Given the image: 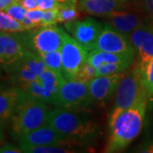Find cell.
Segmentation results:
<instances>
[{"mask_svg": "<svg viewBox=\"0 0 153 153\" xmlns=\"http://www.w3.org/2000/svg\"><path fill=\"white\" fill-rule=\"evenodd\" d=\"M141 76L144 87L146 88L149 97L153 95V59L148 62L140 72H139Z\"/></svg>", "mask_w": 153, "mask_h": 153, "instance_id": "obj_24", "label": "cell"}, {"mask_svg": "<svg viewBox=\"0 0 153 153\" xmlns=\"http://www.w3.org/2000/svg\"><path fill=\"white\" fill-rule=\"evenodd\" d=\"M62 75L66 80H72L82 64L87 60L88 52L67 33L64 34L60 48Z\"/></svg>", "mask_w": 153, "mask_h": 153, "instance_id": "obj_8", "label": "cell"}, {"mask_svg": "<svg viewBox=\"0 0 153 153\" xmlns=\"http://www.w3.org/2000/svg\"><path fill=\"white\" fill-rule=\"evenodd\" d=\"M94 50L104 51L114 54H134L135 52L129 41V38L116 31L108 23H105L104 27L99 36Z\"/></svg>", "mask_w": 153, "mask_h": 153, "instance_id": "obj_12", "label": "cell"}, {"mask_svg": "<svg viewBox=\"0 0 153 153\" xmlns=\"http://www.w3.org/2000/svg\"><path fill=\"white\" fill-rule=\"evenodd\" d=\"M0 153H25L20 146L17 147L10 143H4L2 145Z\"/></svg>", "mask_w": 153, "mask_h": 153, "instance_id": "obj_31", "label": "cell"}, {"mask_svg": "<svg viewBox=\"0 0 153 153\" xmlns=\"http://www.w3.org/2000/svg\"><path fill=\"white\" fill-rule=\"evenodd\" d=\"M18 2L27 10L39 9L38 3H37V0H18Z\"/></svg>", "mask_w": 153, "mask_h": 153, "instance_id": "obj_33", "label": "cell"}, {"mask_svg": "<svg viewBox=\"0 0 153 153\" xmlns=\"http://www.w3.org/2000/svg\"><path fill=\"white\" fill-rule=\"evenodd\" d=\"M65 33L62 28L55 25L33 28L16 35L26 49L40 55L60 49Z\"/></svg>", "mask_w": 153, "mask_h": 153, "instance_id": "obj_5", "label": "cell"}, {"mask_svg": "<svg viewBox=\"0 0 153 153\" xmlns=\"http://www.w3.org/2000/svg\"><path fill=\"white\" fill-rule=\"evenodd\" d=\"M4 11L6 12L10 16L19 21V22H22V23H24L27 19V10H26L18 1L10 4L5 10Z\"/></svg>", "mask_w": 153, "mask_h": 153, "instance_id": "obj_26", "label": "cell"}, {"mask_svg": "<svg viewBox=\"0 0 153 153\" xmlns=\"http://www.w3.org/2000/svg\"><path fill=\"white\" fill-rule=\"evenodd\" d=\"M47 123L80 147L92 146L101 135L98 123L83 111L55 106L49 111Z\"/></svg>", "mask_w": 153, "mask_h": 153, "instance_id": "obj_1", "label": "cell"}, {"mask_svg": "<svg viewBox=\"0 0 153 153\" xmlns=\"http://www.w3.org/2000/svg\"><path fill=\"white\" fill-rule=\"evenodd\" d=\"M143 10L148 16L153 18V0H141Z\"/></svg>", "mask_w": 153, "mask_h": 153, "instance_id": "obj_32", "label": "cell"}, {"mask_svg": "<svg viewBox=\"0 0 153 153\" xmlns=\"http://www.w3.org/2000/svg\"><path fill=\"white\" fill-rule=\"evenodd\" d=\"M56 23H58V8L44 11L40 27L55 26Z\"/></svg>", "mask_w": 153, "mask_h": 153, "instance_id": "obj_28", "label": "cell"}, {"mask_svg": "<svg viewBox=\"0 0 153 153\" xmlns=\"http://www.w3.org/2000/svg\"><path fill=\"white\" fill-rule=\"evenodd\" d=\"M133 64V62H119V63H111L104 64L96 68L95 76L113 75L124 71Z\"/></svg>", "mask_w": 153, "mask_h": 153, "instance_id": "obj_23", "label": "cell"}, {"mask_svg": "<svg viewBox=\"0 0 153 153\" xmlns=\"http://www.w3.org/2000/svg\"><path fill=\"white\" fill-rule=\"evenodd\" d=\"M95 73H96V68L86 60L77 71L74 79L89 83L95 77Z\"/></svg>", "mask_w": 153, "mask_h": 153, "instance_id": "obj_25", "label": "cell"}, {"mask_svg": "<svg viewBox=\"0 0 153 153\" xmlns=\"http://www.w3.org/2000/svg\"><path fill=\"white\" fill-rule=\"evenodd\" d=\"M16 33L1 32L0 34V60L4 68L11 66L22 60L28 53Z\"/></svg>", "mask_w": 153, "mask_h": 153, "instance_id": "obj_13", "label": "cell"}, {"mask_svg": "<svg viewBox=\"0 0 153 153\" xmlns=\"http://www.w3.org/2000/svg\"><path fill=\"white\" fill-rule=\"evenodd\" d=\"M49 111L46 103L26 94L11 117L10 135L18 140L24 134L47 124Z\"/></svg>", "mask_w": 153, "mask_h": 153, "instance_id": "obj_3", "label": "cell"}, {"mask_svg": "<svg viewBox=\"0 0 153 153\" xmlns=\"http://www.w3.org/2000/svg\"><path fill=\"white\" fill-rule=\"evenodd\" d=\"M0 29L1 32L10 33H22L30 30L24 23L12 18L6 12L2 10L0 12Z\"/></svg>", "mask_w": 153, "mask_h": 153, "instance_id": "obj_21", "label": "cell"}, {"mask_svg": "<svg viewBox=\"0 0 153 153\" xmlns=\"http://www.w3.org/2000/svg\"><path fill=\"white\" fill-rule=\"evenodd\" d=\"M147 99L142 100L123 111L109 128V138L100 153H121L142 130L146 117Z\"/></svg>", "mask_w": 153, "mask_h": 153, "instance_id": "obj_2", "label": "cell"}, {"mask_svg": "<svg viewBox=\"0 0 153 153\" xmlns=\"http://www.w3.org/2000/svg\"><path fill=\"white\" fill-rule=\"evenodd\" d=\"M87 61L95 68L104 64L119 63V62H133L135 61L134 54H114L104 51L93 50L88 53Z\"/></svg>", "mask_w": 153, "mask_h": 153, "instance_id": "obj_18", "label": "cell"}, {"mask_svg": "<svg viewBox=\"0 0 153 153\" xmlns=\"http://www.w3.org/2000/svg\"><path fill=\"white\" fill-rule=\"evenodd\" d=\"M116 93L114 105L108 118L109 128L112 127L123 111L129 109L139 101L149 98L144 87L141 76L134 66L131 71L124 74Z\"/></svg>", "mask_w": 153, "mask_h": 153, "instance_id": "obj_4", "label": "cell"}, {"mask_svg": "<svg viewBox=\"0 0 153 153\" xmlns=\"http://www.w3.org/2000/svg\"><path fill=\"white\" fill-rule=\"evenodd\" d=\"M44 11L40 9H35L32 10H27V19L24 22L26 26H27L29 29L38 27L41 26V22L44 16Z\"/></svg>", "mask_w": 153, "mask_h": 153, "instance_id": "obj_27", "label": "cell"}, {"mask_svg": "<svg viewBox=\"0 0 153 153\" xmlns=\"http://www.w3.org/2000/svg\"><path fill=\"white\" fill-rule=\"evenodd\" d=\"M64 0H37L38 8L42 10L57 9Z\"/></svg>", "mask_w": 153, "mask_h": 153, "instance_id": "obj_29", "label": "cell"}, {"mask_svg": "<svg viewBox=\"0 0 153 153\" xmlns=\"http://www.w3.org/2000/svg\"><path fill=\"white\" fill-rule=\"evenodd\" d=\"M124 74L123 71L113 75L95 76L89 82V91L93 103H97L100 105L105 104L117 92Z\"/></svg>", "mask_w": 153, "mask_h": 153, "instance_id": "obj_14", "label": "cell"}, {"mask_svg": "<svg viewBox=\"0 0 153 153\" xmlns=\"http://www.w3.org/2000/svg\"><path fill=\"white\" fill-rule=\"evenodd\" d=\"M104 24L88 17L82 21L76 20L66 23L65 27L71 37L89 53L94 49L95 43L104 27Z\"/></svg>", "mask_w": 153, "mask_h": 153, "instance_id": "obj_9", "label": "cell"}, {"mask_svg": "<svg viewBox=\"0 0 153 153\" xmlns=\"http://www.w3.org/2000/svg\"><path fill=\"white\" fill-rule=\"evenodd\" d=\"M108 23L116 31L128 37L136 29L145 25L144 16L140 13L121 10L105 16Z\"/></svg>", "mask_w": 153, "mask_h": 153, "instance_id": "obj_15", "label": "cell"}, {"mask_svg": "<svg viewBox=\"0 0 153 153\" xmlns=\"http://www.w3.org/2000/svg\"><path fill=\"white\" fill-rule=\"evenodd\" d=\"M118 1H121V2H128V1H130V0H118Z\"/></svg>", "mask_w": 153, "mask_h": 153, "instance_id": "obj_35", "label": "cell"}, {"mask_svg": "<svg viewBox=\"0 0 153 153\" xmlns=\"http://www.w3.org/2000/svg\"><path fill=\"white\" fill-rule=\"evenodd\" d=\"M18 142L30 146H78L48 123L24 134L18 140Z\"/></svg>", "mask_w": 153, "mask_h": 153, "instance_id": "obj_10", "label": "cell"}, {"mask_svg": "<svg viewBox=\"0 0 153 153\" xmlns=\"http://www.w3.org/2000/svg\"><path fill=\"white\" fill-rule=\"evenodd\" d=\"M26 96L24 90L20 87L2 88L0 93V122L1 129L10 122L17 105Z\"/></svg>", "mask_w": 153, "mask_h": 153, "instance_id": "obj_16", "label": "cell"}, {"mask_svg": "<svg viewBox=\"0 0 153 153\" xmlns=\"http://www.w3.org/2000/svg\"><path fill=\"white\" fill-rule=\"evenodd\" d=\"M38 55L44 60L47 69L55 71L56 73L62 74V61H61L60 49L53 52L40 54Z\"/></svg>", "mask_w": 153, "mask_h": 153, "instance_id": "obj_22", "label": "cell"}, {"mask_svg": "<svg viewBox=\"0 0 153 153\" xmlns=\"http://www.w3.org/2000/svg\"><path fill=\"white\" fill-rule=\"evenodd\" d=\"M25 153H88L82 147L72 146H30L19 144Z\"/></svg>", "mask_w": 153, "mask_h": 153, "instance_id": "obj_19", "label": "cell"}, {"mask_svg": "<svg viewBox=\"0 0 153 153\" xmlns=\"http://www.w3.org/2000/svg\"><path fill=\"white\" fill-rule=\"evenodd\" d=\"M134 153H153V138L145 140Z\"/></svg>", "mask_w": 153, "mask_h": 153, "instance_id": "obj_30", "label": "cell"}, {"mask_svg": "<svg viewBox=\"0 0 153 153\" xmlns=\"http://www.w3.org/2000/svg\"><path fill=\"white\" fill-rule=\"evenodd\" d=\"M16 1L18 0H0V10L2 11L5 10L9 6Z\"/></svg>", "mask_w": 153, "mask_h": 153, "instance_id": "obj_34", "label": "cell"}, {"mask_svg": "<svg viewBox=\"0 0 153 153\" xmlns=\"http://www.w3.org/2000/svg\"><path fill=\"white\" fill-rule=\"evenodd\" d=\"M128 38L135 52L134 68L140 72L153 59V25H143Z\"/></svg>", "mask_w": 153, "mask_h": 153, "instance_id": "obj_11", "label": "cell"}, {"mask_svg": "<svg viewBox=\"0 0 153 153\" xmlns=\"http://www.w3.org/2000/svg\"><path fill=\"white\" fill-rule=\"evenodd\" d=\"M91 104H93V100L89 91V83L75 79H65L60 85L54 105L73 111H84Z\"/></svg>", "mask_w": 153, "mask_h": 153, "instance_id": "obj_6", "label": "cell"}, {"mask_svg": "<svg viewBox=\"0 0 153 153\" xmlns=\"http://www.w3.org/2000/svg\"><path fill=\"white\" fill-rule=\"evenodd\" d=\"M78 8L88 15L103 17L123 10L124 4L118 0H78Z\"/></svg>", "mask_w": 153, "mask_h": 153, "instance_id": "obj_17", "label": "cell"}, {"mask_svg": "<svg viewBox=\"0 0 153 153\" xmlns=\"http://www.w3.org/2000/svg\"><path fill=\"white\" fill-rule=\"evenodd\" d=\"M78 0H64L58 7V22L68 23L79 16Z\"/></svg>", "mask_w": 153, "mask_h": 153, "instance_id": "obj_20", "label": "cell"}, {"mask_svg": "<svg viewBox=\"0 0 153 153\" xmlns=\"http://www.w3.org/2000/svg\"><path fill=\"white\" fill-rule=\"evenodd\" d=\"M64 81L65 78L62 74L46 69L38 79L22 89L29 98L38 100L46 104L54 105L60 85Z\"/></svg>", "mask_w": 153, "mask_h": 153, "instance_id": "obj_7", "label": "cell"}]
</instances>
